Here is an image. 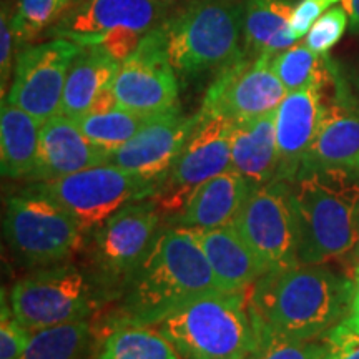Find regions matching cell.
<instances>
[{
	"mask_svg": "<svg viewBox=\"0 0 359 359\" xmlns=\"http://www.w3.org/2000/svg\"><path fill=\"white\" fill-rule=\"evenodd\" d=\"M224 293L190 230L161 228L145 258L103 318V334L125 326H156L196 299Z\"/></svg>",
	"mask_w": 359,
	"mask_h": 359,
	"instance_id": "1",
	"label": "cell"
},
{
	"mask_svg": "<svg viewBox=\"0 0 359 359\" xmlns=\"http://www.w3.org/2000/svg\"><path fill=\"white\" fill-rule=\"evenodd\" d=\"M353 280L323 264H296L263 275L250 288V308L273 333L296 341L325 336L348 316Z\"/></svg>",
	"mask_w": 359,
	"mask_h": 359,
	"instance_id": "2",
	"label": "cell"
},
{
	"mask_svg": "<svg viewBox=\"0 0 359 359\" xmlns=\"http://www.w3.org/2000/svg\"><path fill=\"white\" fill-rule=\"evenodd\" d=\"M288 185L299 264H325L354 251L359 240V173L303 167Z\"/></svg>",
	"mask_w": 359,
	"mask_h": 359,
	"instance_id": "3",
	"label": "cell"
},
{
	"mask_svg": "<svg viewBox=\"0 0 359 359\" xmlns=\"http://www.w3.org/2000/svg\"><path fill=\"white\" fill-rule=\"evenodd\" d=\"M160 27L178 77L219 72L243 55L240 0H190Z\"/></svg>",
	"mask_w": 359,
	"mask_h": 359,
	"instance_id": "4",
	"label": "cell"
},
{
	"mask_svg": "<svg viewBox=\"0 0 359 359\" xmlns=\"http://www.w3.org/2000/svg\"><path fill=\"white\" fill-rule=\"evenodd\" d=\"M155 327L183 359H246L258 341L250 290L205 296Z\"/></svg>",
	"mask_w": 359,
	"mask_h": 359,
	"instance_id": "5",
	"label": "cell"
},
{
	"mask_svg": "<svg viewBox=\"0 0 359 359\" xmlns=\"http://www.w3.org/2000/svg\"><path fill=\"white\" fill-rule=\"evenodd\" d=\"M107 302L90 268L74 263L43 266L20 278L8 293L13 316L30 333L88 321Z\"/></svg>",
	"mask_w": 359,
	"mask_h": 359,
	"instance_id": "6",
	"label": "cell"
},
{
	"mask_svg": "<svg viewBox=\"0 0 359 359\" xmlns=\"http://www.w3.org/2000/svg\"><path fill=\"white\" fill-rule=\"evenodd\" d=\"M4 236L15 258L32 268L65 263L83 248L87 238L69 210L30 188L8 198Z\"/></svg>",
	"mask_w": 359,
	"mask_h": 359,
	"instance_id": "7",
	"label": "cell"
},
{
	"mask_svg": "<svg viewBox=\"0 0 359 359\" xmlns=\"http://www.w3.org/2000/svg\"><path fill=\"white\" fill-rule=\"evenodd\" d=\"M161 230V215L154 198L127 203L88 233L90 271L111 302L135 268L145 258Z\"/></svg>",
	"mask_w": 359,
	"mask_h": 359,
	"instance_id": "8",
	"label": "cell"
},
{
	"mask_svg": "<svg viewBox=\"0 0 359 359\" xmlns=\"http://www.w3.org/2000/svg\"><path fill=\"white\" fill-rule=\"evenodd\" d=\"M158 187V183L114 163H103L65 178L32 183L27 188L50 196L69 210L88 235L122 206L151 198Z\"/></svg>",
	"mask_w": 359,
	"mask_h": 359,
	"instance_id": "9",
	"label": "cell"
},
{
	"mask_svg": "<svg viewBox=\"0 0 359 359\" xmlns=\"http://www.w3.org/2000/svg\"><path fill=\"white\" fill-rule=\"evenodd\" d=\"M231 120L198 111L182 154L151 196L161 218L177 217L203 183L231 168Z\"/></svg>",
	"mask_w": 359,
	"mask_h": 359,
	"instance_id": "10",
	"label": "cell"
},
{
	"mask_svg": "<svg viewBox=\"0 0 359 359\" xmlns=\"http://www.w3.org/2000/svg\"><path fill=\"white\" fill-rule=\"evenodd\" d=\"M233 226L263 263L266 273L299 264L288 182L275 180L253 188L233 219Z\"/></svg>",
	"mask_w": 359,
	"mask_h": 359,
	"instance_id": "11",
	"label": "cell"
},
{
	"mask_svg": "<svg viewBox=\"0 0 359 359\" xmlns=\"http://www.w3.org/2000/svg\"><path fill=\"white\" fill-rule=\"evenodd\" d=\"M116 105L155 116L178 107V75L170 64L160 24L143 35L137 50L120 62L114 83Z\"/></svg>",
	"mask_w": 359,
	"mask_h": 359,
	"instance_id": "12",
	"label": "cell"
},
{
	"mask_svg": "<svg viewBox=\"0 0 359 359\" xmlns=\"http://www.w3.org/2000/svg\"><path fill=\"white\" fill-rule=\"evenodd\" d=\"M80 48L82 45L65 39L20 48L7 102L35 116L40 123L60 114L67 75Z\"/></svg>",
	"mask_w": 359,
	"mask_h": 359,
	"instance_id": "13",
	"label": "cell"
},
{
	"mask_svg": "<svg viewBox=\"0 0 359 359\" xmlns=\"http://www.w3.org/2000/svg\"><path fill=\"white\" fill-rule=\"evenodd\" d=\"M273 57H248L243 53L219 70L200 110L233 123L275 111L288 92L273 69Z\"/></svg>",
	"mask_w": 359,
	"mask_h": 359,
	"instance_id": "14",
	"label": "cell"
},
{
	"mask_svg": "<svg viewBox=\"0 0 359 359\" xmlns=\"http://www.w3.org/2000/svg\"><path fill=\"white\" fill-rule=\"evenodd\" d=\"M165 11L163 0H79L47 34L79 45H98L122 30L148 34L163 22Z\"/></svg>",
	"mask_w": 359,
	"mask_h": 359,
	"instance_id": "15",
	"label": "cell"
},
{
	"mask_svg": "<svg viewBox=\"0 0 359 359\" xmlns=\"http://www.w3.org/2000/svg\"><path fill=\"white\" fill-rule=\"evenodd\" d=\"M198 122V114L183 115L180 109L155 115L154 118L118 150L109 163L137 173L161 185Z\"/></svg>",
	"mask_w": 359,
	"mask_h": 359,
	"instance_id": "16",
	"label": "cell"
},
{
	"mask_svg": "<svg viewBox=\"0 0 359 359\" xmlns=\"http://www.w3.org/2000/svg\"><path fill=\"white\" fill-rule=\"evenodd\" d=\"M325 83L314 82L286 93L276 109V142L280 155L276 180L291 182L302 170L325 111Z\"/></svg>",
	"mask_w": 359,
	"mask_h": 359,
	"instance_id": "17",
	"label": "cell"
},
{
	"mask_svg": "<svg viewBox=\"0 0 359 359\" xmlns=\"http://www.w3.org/2000/svg\"><path fill=\"white\" fill-rule=\"evenodd\" d=\"M109 161V151L90 142L74 118L57 114L40 128L37 161L29 182L65 178Z\"/></svg>",
	"mask_w": 359,
	"mask_h": 359,
	"instance_id": "18",
	"label": "cell"
},
{
	"mask_svg": "<svg viewBox=\"0 0 359 359\" xmlns=\"http://www.w3.org/2000/svg\"><path fill=\"white\" fill-rule=\"evenodd\" d=\"M325 111L303 167H338L359 173V98L341 87ZM302 167V168H303Z\"/></svg>",
	"mask_w": 359,
	"mask_h": 359,
	"instance_id": "19",
	"label": "cell"
},
{
	"mask_svg": "<svg viewBox=\"0 0 359 359\" xmlns=\"http://www.w3.org/2000/svg\"><path fill=\"white\" fill-rule=\"evenodd\" d=\"M190 231L203 250L206 262L224 293L248 291L259 278L266 275V268L245 243L233 223L215 230Z\"/></svg>",
	"mask_w": 359,
	"mask_h": 359,
	"instance_id": "20",
	"label": "cell"
},
{
	"mask_svg": "<svg viewBox=\"0 0 359 359\" xmlns=\"http://www.w3.org/2000/svg\"><path fill=\"white\" fill-rule=\"evenodd\" d=\"M251 190L253 185L231 167L208 180L193 193L183 212L168 219V226H180L187 230H215L230 224Z\"/></svg>",
	"mask_w": 359,
	"mask_h": 359,
	"instance_id": "21",
	"label": "cell"
},
{
	"mask_svg": "<svg viewBox=\"0 0 359 359\" xmlns=\"http://www.w3.org/2000/svg\"><path fill=\"white\" fill-rule=\"evenodd\" d=\"M278 163L276 110L233 123L231 167L243 175L253 188L275 182Z\"/></svg>",
	"mask_w": 359,
	"mask_h": 359,
	"instance_id": "22",
	"label": "cell"
},
{
	"mask_svg": "<svg viewBox=\"0 0 359 359\" xmlns=\"http://www.w3.org/2000/svg\"><path fill=\"white\" fill-rule=\"evenodd\" d=\"M243 8V53L278 55L298 42L290 24L293 0H240Z\"/></svg>",
	"mask_w": 359,
	"mask_h": 359,
	"instance_id": "23",
	"label": "cell"
},
{
	"mask_svg": "<svg viewBox=\"0 0 359 359\" xmlns=\"http://www.w3.org/2000/svg\"><path fill=\"white\" fill-rule=\"evenodd\" d=\"M120 62L98 45H82L72 62L62 97L60 114L70 118L85 115L102 90L110 87Z\"/></svg>",
	"mask_w": 359,
	"mask_h": 359,
	"instance_id": "24",
	"label": "cell"
},
{
	"mask_svg": "<svg viewBox=\"0 0 359 359\" xmlns=\"http://www.w3.org/2000/svg\"><path fill=\"white\" fill-rule=\"evenodd\" d=\"M42 123L25 110L2 100L0 170L11 180H29L35 168Z\"/></svg>",
	"mask_w": 359,
	"mask_h": 359,
	"instance_id": "25",
	"label": "cell"
},
{
	"mask_svg": "<svg viewBox=\"0 0 359 359\" xmlns=\"http://www.w3.org/2000/svg\"><path fill=\"white\" fill-rule=\"evenodd\" d=\"M95 359H183L154 326L116 327L105 334Z\"/></svg>",
	"mask_w": 359,
	"mask_h": 359,
	"instance_id": "26",
	"label": "cell"
},
{
	"mask_svg": "<svg viewBox=\"0 0 359 359\" xmlns=\"http://www.w3.org/2000/svg\"><path fill=\"white\" fill-rule=\"evenodd\" d=\"M93 338L88 321L35 331L19 359H85Z\"/></svg>",
	"mask_w": 359,
	"mask_h": 359,
	"instance_id": "27",
	"label": "cell"
},
{
	"mask_svg": "<svg viewBox=\"0 0 359 359\" xmlns=\"http://www.w3.org/2000/svg\"><path fill=\"white\" fill-rule=\"evenodd\" d=\"M151 118L154 116L115 107L102 114H85L75 118V122L90 142L111 155L128 140H132Z\"/></svg>",
	"mask_w": 359,
	"mask_h": 359,
	"instance_id": "28",
	"label": "cell"
},
{
	"mask_svg": "<svg viewBox=\"0 0 359 359\" xmlns=\"http://www.w3.org/2000/svg\"><path fill=\"white\" fill-rule=\"evenodd\" d=\"M273 69L288 93L309 83L326 82L331 75V64L326 55H318L304 42H296L273 57Z\"/></svg>",
	"mask_w": 359,
	"mask_h": 359,
	"instance_id": "29",
	"label": "cell"
},
{
	"mask_svg": "<svg viewBox=\"0 0 359 359\" xmlns=\"http://www.w3.org/2000/svg\"><path fill=\"white\" fill-rule=\"evenodd\" d=\"M77 0H19L12 15L17 52L60 20Z\"/></svg>",
	"mask_w": 359,
	"mask_h": 359,
	"instance_id": "30",
	"label": "cell"
},
{
	"mask_svg": "<svg viewBox=\"0 0 359 359\" xmlns=\"http://www.w3.org/2000/svg\"><path fill=\"white\" fill-rule=\"evenodd\" d=\"M251 311V308H250ZM255 327H257V346L246 359H316L318 341H296L273 333L263 321H259L255 313Z\"/></svg>",
	"mask_w": 359,
	"mask_h": 359,
	"instance_id": "31",
	"label": "cell"
},
{
	"mask_svg": "<svg viewBox=\"0 0 359 359\" xmlns=\"http://www.w3.org/2000/svg\"><path fill=\"white\" fill-rule=\"evenodd\" d=\"M349 25V15L344 7H333L323 13L314 22L311 30L304 37V43L316 52L318 55H326L339 42Z\"/></svg>",
	"mask_w": 359,
	"mask_h": 359,
	"instance_id": "32",
	"label": "cell"
},
{
	"mask_svg": "<svg viewBox=\"0 0 359 359\" xmlns=\"http://www.w3.org/2000/svg\"><path fill=\"white\" fill-rule=\"evenodd\" d=\"M30 333L13 316L11 304H7L6 291H2V311H0V359H19L30 341Z\"/></svg>",
	"mask_w": 359,
	"mask_h": 359,
	"instance_id": "33",
	"label": "cell"
},
{
	"mask_svg": "<svg viewBox=\"0 0 359 359\" xmlns=\"http://www.w3.org/2000/svg\"><path fill=\"white\" fill-rule=\"evenodd\" d=\"M316 359H359V334L341 321L318 341Z\"/></svg>",
	"mask_w": 359,
	"mask_h": 359,
	"instance_id": "34",
	"label": "cell"
},
{
	"mask_svg": "<svg viewBox=\"0 0 359 359\" xmlns=\"http://www.w3.org/2000/svg\"><path fill=\"white\" fill-rule=\"evenodd\" d=\"M338 2H343V0H299L296 4L290 24L294 39L302 40L303 37H306L314 22Z\"/></svg>",
	"mask_w": 359,
	"mask_h": 359,
	"instance_id": "35",
	"label": "cell"
},
{
	"mask_svg": "<svg viewBox=\"0 0 359 359\" xmlns=\"http://www.w3.org/2000/svg\"><path fill=\"white\" fill-rule=\"evenodd\" d=\"M17 42L12 29V15H8L6 4H2V15H0V79H2V100L6 98V85L11 80L12 70L15 69L13 58Z\"/></svg>",
	"mask_w": 359,
	"mask_h": 359,
	"instance_id": "36",
	"label": "cell"
},
{
	"mask_svg": "<svg viewBox=\"0 0 359 359\" xmlns=\"http://www.w3.org/2000/svg\"><path fill=\"white\" fill-rule=\"evenodd\" d=\"M353 280V298L351 306H349L348 316L343 320V325L348 326L349 330L359 334V264L354 269Z\"/></svg>",
	"mask_w": 359,
	"mask_h": 359,
	"instance_id": "37",
	"label": "cell"
},
{
	"mask_svg": "<svg viewBox=\"0 0 359 359\" xmlns=\"http://www.w3.org/2000/svg\"><path fill=\"white\" fill-rule=\"evenodd\" d=\"M344 11L349 15V29L353 34H359V0H343Z\"/></svg>",
	"mask_w": 359,
	"mask_h": 359,
	"instance_id": "38",
	"label": "cell"
},
{
	"mask_svg": "<svg viewBox=\"0 0 359 359\" xmlns=\"http://www.w3.org/2000/svg\"><path fill=\"white\" fill-rule=\"evenodd\" d=\"M354 255H356V258H358V262H359V240H358L356 248H354Z\"/></svg>",
	"mask_w": 359,
	"mask_h": 359,
	"instance_id": "39",
	"label": "cell"
},
{
	"mask_svg": "<svg viewBox=\"0 0 359 359\" xmlns=\"http://www.w3.org/2000/svg\"><path fill=\"white\" fill-rule=\"evenodd\" d=\"M163 2H172V0H163Z\"/></svg>",
	"mask_w": 359,
	"mask_h": 359,
	"instance_id": "40",
	"label": "cell"
},
{
	"mask_svg": "<svg viewBox=\"0 0 359 359\" xmlns=\"http://www.w3.org/2000/svg\"><path fill=\"white\" fill-rule=\"evenodd\" d=\"M77 2H79V0H77Z\"/></svg>",
	"mask_w": 359,
	"mask_h": 359,
	"instance_id": "41",
	"label": "cell"
}]
</instances>
